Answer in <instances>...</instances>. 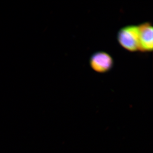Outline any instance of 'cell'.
<instances>
[{
    "label": "cell",
    "mask_w": 153,
    "mask_h": 153,
    "mask_svg": "<svg viewBox=\"0 0 153 153\" xmlns=\"http://www.w3.org/2000/svg\"><path fill=\"white\" fill-rule=\"evenodd\" d=\"M89 63L94 71L99 73H105L111 70L114 61L111 55L107 52L98 51L91 55Z\"/></svg>",
    "instance_id": "obj_2"
},
{
    "label": "cell",
    "mask_w": 153,
    "mask_h": 153,
    "mask_svg": "<svg viewBox=\"0 0 153 153\" xmlns=\"http://www.w3.org/2000/svg\"><path fill=\"white\" fill-rule=\"evenodd\" d=\"M139 31V51L150 52L153 49V26L146 22L138 25Z\"/></svg>",
    "instance_id": "obj_3"
},
{
    "label": "cell",
    "mask_w": 153,
    "mask_h": 153,
    "mask_svg": "<svg viewBox=\"0 0 153 153\" xmlns=\"http://www.w3.org/2000/svg\"><path fill=\"white\" fill-rule=\"evenodd\" d=\"M120 45L129 52L139 51V31L138 26L130 25L121 28L117 34Z\"/></svg>",
    "instance_id": "obj_1"
}]
</instances>
